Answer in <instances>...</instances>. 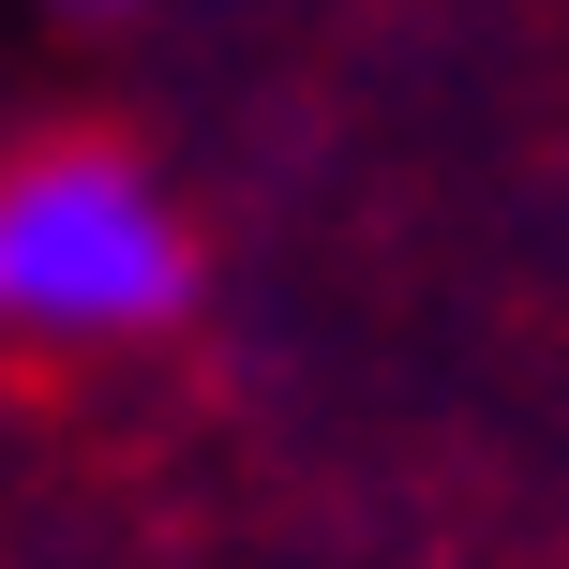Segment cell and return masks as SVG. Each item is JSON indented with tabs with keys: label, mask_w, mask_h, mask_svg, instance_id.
<instances>
[{
	"label": "cell",
	"mask_w": 569,
	"mask_h": 569,
	"mask_svg": "<svg viewBox=\"0 0 569 569\" xmlns=\"http://www.w3.org/2000/svg\"><path fill=\"white\" fill-rule=\"evenodd\" d=\"M210 240L166 150L106 106H46L0 136V405H90L196 345Z\"/></svg>",
	"instance_id": "obj_1"
}]
</instances>
